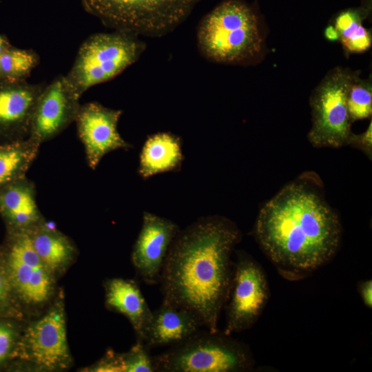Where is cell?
Segmentation results:
<instances>
[{
	"mask_svg": "<svg viewBox=\"0 0 372 372\" xmlns=\"http://www.w3.org/2000/svg\"><path fill=\"white\" fill-rule=\"evenodd\" d=\"M239 231L230 220L211 216L178 233L166 256L159 282L163 301L192 313L211 333L230 287L231 255Z\"/></svg>",
	"mask_w": 372,
	"mask_h": 372,
	"instance_id": "obj_1",
	"label": "cell"
},
{
	"mask_svg": "<svg viewBox=\"0 0 372 372\" xmlns=\"http://www.w3.org/2000/svg\"><path fill=\"white\" fill-rule=\"evenodd\" d=\"M255 234L266 255L280 269L308 272L335 254L341 225L316 187L296 180L262 207Z\"/></svg>",
	"mask_w": 372,
	"mask_h": 372,
	"instance_id": "obj_2",
	"label": "cell"
},
{
	"mask_svg": "<svg viewBox=\"0 0 372 372\" xmlns=\"http://www.w3.org/2000/svg\"><path fill=\"white\" fill-rule=\"evenodd\" d=\"M197 42L206 58L226 64L252 63L265 47L257 15L237 0L222 2L203 17Z\"/></svg>",
	"mask_w": 372,
	"mask_h": 372,
	"instance_id": "obj_3",
	"label": "cell"
},
{
	"mask_svg": "<svg viewBox=\"0 0 372 372\" xmlns=\"http://www.w3.org/2000/svg\"><path fill=\"white\" fill-rule=\"evenodd\" d=\"M86 10L115 31L136 37L164 36L200 0H82Z\"/></svg>",
	"mask_w": 372,
	"mask_h": 372,
	"instance_id": "obj_4",
	"label": "cell"
},
{
	"mask_svg": "<svg viewBox=\"0 0 372 372\" xmlns=\"http://www.w3.org/2000/svg\"><path fill=\"white\" fill-rule=\"evenodd\" d=\"M145 49L138 37L115 31L90 36L65 75L77 94L108 81L134 63Z\"/></svg>",
	"mask_w": 372,
	"mask_h": 372,
	"instance_id": "obj_5",
	"label": "cell"
},
{
	"mask_svg": "<svg viewBox=\"0 0 372 372\" xmlns=\"http://www.w3.org/2000/svg\"><path fill=\"white\" fill-rule=\"evenodd\" d=\"M225 334L198 331L184 342L153 356L156 371L231 372L246 369L243 348Z\"/></svg>",
	"mask_w": 372,
	"mask_h": 372,
	"instance_id": "obj_6",
	"label": "cell"
},
{
	"mask_svg": "<svg viewBox=\"0 0 372 372\" xmlns=\"http://www.w3.org/2000/svg\"><path fill=\"white\" fill-rule=\"evenodd\" d=\"M66 331L64 296L59 291L41 316L25 322L14 360L41 371L68 369L72 358Z\"/></svg>",
	"mask_w": 372,
	"mask_h": 372,
	"instance_id": "obj_7",
	"label": "cell"
},
{
	"mask_svg": "<svg viewBox=\"0 0 372 372\" xmlns=\"http://www.w3.org/2000/svg\"><path fill=\"white\" fill-rule=\"evenodd\" d=\"M0 247L13 290L25 312L50 304L57 292V279L35 251L28 231H6Z\"/></svg>",
	"mask_w": 372,
	"mask_h": 372,
	"instance_id": "obj_8",
	"label": "cell"
},
{
	"mask_svg": "<svg viewBox=\"0 0 372 372\" xmlns=\"http://www.w3.org/2000/svg\"><path fill=\"white\" fill-rule=\"evenodd\" d=\"M358 74L340 67L331 70L313 91L310 105L312 127L308 134L315 147L348 145L353 123L347 107V94Z\"/></svg>",
	"mask_w": 372,
	"mask_h": 372,
	"instance_id": "obj_9",
	"label": "cell"
},
{
	"mask_svg": "<svg viewBox=\"0 0 372 372\" xmlns=\"http://www.w3.org/2000/svg\"><path fill=\"white\" fill-rule=\"evenodd\" d=\"M268 285L260 266L247 256H240L233 266L226 306L224 334L250 328L268 299Z\"/></svg>",
	"mask_w": 372,
	"mask_h": 372,
	"instance_id": "obj_10",
	"label": "cell"
},
{
	"mask_svg": "<svg viewBox=\"0 0 372 372\" xmlns=\"http://www.w3.org/2000/svg\"><path fill=\"white\" fill-rule=\"evenodd\" d=\"M80 98L65 75L45 85L34 110L28 138L41 145L61 134L76 121Z\"/></svg>",
	"mask_w": 372,
	"mask_h": 372,
	"instance_id": "obj_11",
	"label": "cell"
},
{
	"mask_svg": "<svg viewBox=\"0 0 372 372\" xmlns=\"http://www.w3.org/2000/svg\"><path fill=\"white\" fill-rule=\"evenodd\" d=\"M121 114L119 110L111 109L96 102L81 105L75 122L87 164L92 169H96L107 153L130 148L131 145L117 130Z\"/></svg>",
	"mask_w": 372,
	"mask_h": 372,
	"instance_id": "obj_12",
	"label": "cell"
},
{
	"mask_svg": "<svg viewBox=\"0 0 372 372\" xmlns=\"http://www.w3.org/2000/svg\"><path fill=\"white\" fill-rule=\"evenodd\" d=\"M178 232V225L172 220L144 212L132 261L136 273L146 284L159 282L168 250Z\"/></svg>",
	"mask_w": 372,
	"mask_h": 372,
	"instance_id": "obj_13",
	"label": "cell"
},
{
	"mask_svg": "<svg viewBox=\"0 0 372 372\" xmlns=\"http://www.w3.org/2000/svg\"><path fill=\"white\" fill-rule=\"evenodd\" d=\"M43 83L0 79V143L28 137L32 118Z\"/></svg>",
	"mask_w": 372,
	"mask_h": 372,
	"instance_id": "obj_14",
	"label": "cell"
},
{
	"mask_svg": "<svg viewBox=\"0 0 372 372\" xmlns=\"http://www.w3.org/2000/svg\"><path fill=\"white\" fill-rule=\"evenodd\" d=\"M34 183L26 176L0 189V216L6 231H29L45 220Z\"/></svg>",
	"mask_w": 372,
	"mask_h": 372,
	"instance_id": "obj_15",
	"label": "cell"
},
{
	"mask_svg": "<svg viewBox=\"0 0 372 372\" xmlns=\"http://www.w3.org/2000/svg\"><path fill=\"white\" fill-rule=\"evenodd\" d=\"M200 327L198 320L192 313L163 301L161 307L152 311L141 342L149 349L173 347L190 338Z\"/></svg>",
	"mask_w": 372,
	"mask_h": 372,
	"instance_id": "obj_16",
	"label": "cell"
},
{
	"mask_svg": "<svg viewBox=\"0 0 372 372\" xmlns=\"http://www.w3.org/2000/svg\"><path fill=\"white\" fill-rule=\"evenodd\" d=\"M105 305L124 315L142 341L150 322L152 311L136 282L121 278L107 279L104 282Z\"/></svg>",
	"mask_w": 372,
	"mask_h": 372,
	"instance_id": "obj_17",
	"label": "cell"
},
{
	"mask_svg": "<svg viewBox=\"0 0 372 372\" xmlns=\"http://www.w3.org/2000/svg\"><path fill=\"white\" fill-rule=\"evenodd\" d=\"M32 246L57 279L74 262L77 250L69 237L50 227L45 220L28 231Z\"/></svg>",
	"mask_w": 372,
	"mask_h": 372,
	"instance_id": "obj_18",
	"label": "cell"
},
{
	"mask_svg": "<svg viewBox=\"0 0 372 372\" xmlns=\"http://www.w3.org/2000/svg\"><path fill=\"white\" fill-rule=\"evenodd\" d=\"M183 154L180 139L161 132L148 137L140 155L138 172L143 178L172 171L180 165Z\"/></svg>",
	"mask_w": 372,
	"mask_h": 372,
	"instance_id": "obj_19",
	"label": "cell"
},
{
	"mask_svg": "<svg viewBox=\"0 0 372 372\" xmlns=\"http://www.w3.org/2000/svg\"><path fill=\"white\" fill-rule=\"evenodd\" d=\"M39 147L29 138L0 143V189L26 176Z\"/></svg>",
	"mask_w": 372,
	"mask_h": 372,
	"instance_id": "obj_20",
	"label": "cell"
},
{
	"mask_svg": "<svg viewBox=\"0 0 372 372\" xmlns=\"http://www.w3.org/2000/svg\"><path fill=\"white\" fill-rule=\"evenodd\" d=\"M366 14L364 10L355 9L344 11L337 16L334 27L346 52L361 53L370 48L371 33L362 25Z\"/></svg>",
	"mask_w": 372,
	"mask_h": 372,
	"instance_id": "obj_21",
	"label": "cell"
},
{
	"mask_svg": "<svg viewBox=\"0 0 372 372\" xmlns=\"http://www.w3.org/2000/svg\"><path fill=\"white\" fill-rule=\"evenodd\" d=\"M39 61V57L34 51L12 45L0 55V79L12 81L26 80Z\"/></svg>",
	"mask_w": 372,
	"mask_h": 372,
	"instance_id": "obj_22",
	"label": "cell"
},
{
	"mask_svg": "<svg viewBox=\"0 0 372 372\" xmlns=\"http://www.w3.org/2000/svg\"><path fill=\"white\" fill-rule=\"evenodd\" d=\"M347 107L351 121L369 118L372 113L371 79H362L357 74L349 89Z\"/></svg>",
	"mask_w": 372,
	"mask_h": 372,
	"instance_id": "obj_23",
	"label": "cell"
},
{
	"mask_svg": "<svg viewBox=\"0 0 372 372\" xmlns=\"http://www.w3.org/2000/svg\"><path fill=\"white\" fill-rule=\"evenodd\" d=\"M25 320L0 317V369L14 359Z\"/></svg>",
	"mask_w": 372,
	"mask_h": 372,
	"instance_id": "obj_24",
	"label": "cell"
},
{
	"mask_svg": "<svg viewBox=\"0 0 372 372\" xmlns=\"http://www.w3.org/2000/svg\"><path fill=\"white\" fill-rule=\"evenodd\" d=\"M25 313L13 290L0 247V317L25 320Z\"/></svg>",
	"mask_w": 372,
	"mask_h": 372,
	"instance_id": "obj_25",
	"label": "cell"
},
{
	"mask_svg": "<svg viewBox=\"0 0 372 372\" xmlns=\"http://www.w3.org/2000/svg\"><path fill=\"white\" fill-rule=\"evenodd\" d=\"M123 372H154L156 368L149 349L139 340L125 353H121Z\"/></svg>",
	"mask_w": 372,
	"mask_h": 372,
	"instance_id": "obj_26",
	"label": "cell"
},
{
	"mask_svg": "<svg viewBox=\"0 0 372 372\" xmlns=\"http://www.w3.org/2000/svg\"><path fill=\"white\" fill-rule=\"evenodd\" d=\"M90 371L123 372L121 353L108 349L105 355L90 368Z\"/></svg>",
	"mask_w": 372,
	"mask_h": 372,
	"instance_id": "obj_27",
	"label": "cell"
},
{
	"mask_svg": "<svg viewBox=\"0 0 372 372\" xmlns=\"http://www.w3.org/2000/svg\"><path fill=\"white\" fill-rule=\"evenodd\" d=\"M348 145H351L363 151L370 158L372 154V130H371V121L366 130L360 134H352Z\"/></svg>",
	"mask_w": 372,
	"mask_h": 372,
	"instance_id": "obj_28",
	"label": "cell"
},
{
	"mask_svg": "<svg viewBox=\"0 0 372 372\" xmlns=\"http://www.w3.org/2000/svg\"><path fill=\"white\" fill-rule=\"evenodd\" d=\"M360 293L364 303L369 308L372 305V282L367 280L362 283L360 288Z\"/></svg>",
	"mask_w": 372,
	"mask_h": 372,
	"instance_id": "obj_29",
	"label": "cell"
},
{
	"mask_svg": "<svg viewBox=\"0 0 372 372\" xmlns=\"http://www.w3.org/2000/svg\"><path fill=\"white\" fill-rule=\"evenodd\" d=\"M324 36L328 40L331 41H335L337 40H339L338 32H337L335 27L333 25H329L325 29Z\"/></svg>",
	"mask_w": 372,
	"mask_h": 372,
	"instance_id": "obj_30",
	"label": "cell"
},
{
	"mask_svg": "<svg viewBox=\"0 0 372 372\" xmlns=\"http://www.w3.org/2000/svg\"><path fill=\"white\" fill-rule=\"evenodd\" d=\"M11 45L8 39L5 35L0 34V55Z\"/></svg>",
	"mask_w": 372,
	"mask_h": 372,
	"instance_id": "obj_31",
	"label": "cell"
},
{
	"mask_svg": "<svg viewBox=\"0 0 372 372\" xmlns=\"http://www.w3.org/2000/svg\"></svg>",
	"mask_w": 372,
	"mask_h": 372,
	"instance_id": "obj_32",
	"label": "cell"
}]
</instances>
